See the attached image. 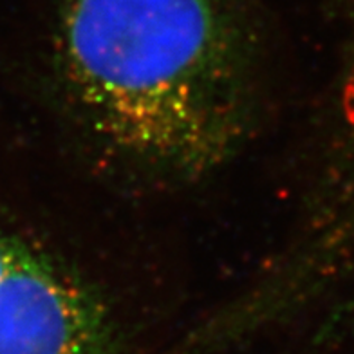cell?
Masks as SVG:
<instances>
[{
	"label": "cell",
	"instance_id": "obj_1",
	"mask_svg": "<svg viewBox=\"0 0 354 354\" xmlns=\"http://www.w3.org/2000/svg\"><path fill=\"white\" fill-rule=\"evenodd\" d=\"M228 0H66L62 75L85 125L125 161L196 179L253 118L255 58Z\"/></svg>",
	"mask_w": 354,
	"mask_h": 354
},
{
	"label": "cell",
	"instance_id": "obj_2",
	"mask_svg": "<svg viewBox=\"0 0 354 354\" xmlns=\"http://www.w3.org/2000/svg\"><path fill=\"white\" fill-rule=\"evenodd\" d=\"M112 347L100 295L22 239L0 277V354H111Z\"/></svg>",
	"mask_w": 354,
	"mask_h": 354
},
{
	"label": "cell",
	"instance_id": "obj_3",
	"mask_svg": "<svg viewBox=\"0 0 354 354\" xmlns=\"http://www.w3.org/2000/svg\"><path fill=\"white\" fill-rule=\"evenodd\" d=\"M20 239H22L20 235L10 232V230L0 224V277H2V273H4L8 264H10L11 257H13L15 250L19 246Z\"/></svg>",
	"mask_w": 354,
	"mask_h": 354
}]
</instances>
